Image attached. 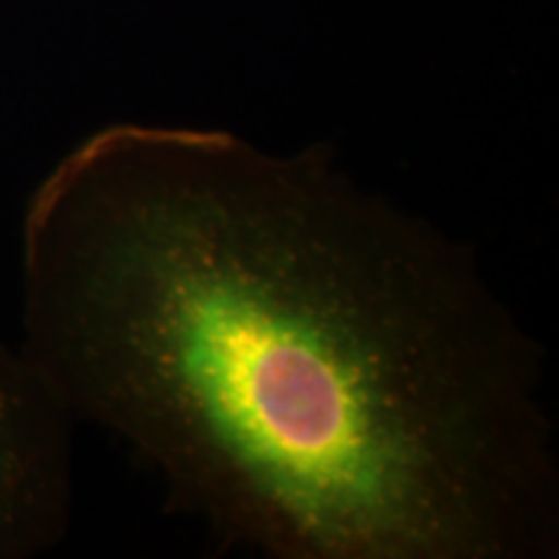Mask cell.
I'll return each instance as SVG.
<instances>
[{"mask_svg": "<svg viewBox=\"0 0 559 559\" xmlns=\"http://www.w3.org/2000/svg\"><path fill=\"white\" fill-rule=\"evenodd\" d=\"M73 425L21 347L0 342V559H32L66 539Z\"/></svg>", "mask_w": 559, "mask_h": 559, "instance_id": "2", "label": "cell"}, {"mask_svg": "<svg viewBox=\"0 0 559 559\" xmlns=\"http://www.w3.org/2000/svg\"><path fill=\"white\" fill-rule=\"evenodd\" d=\"M21 353L177 513L275 559H549L544 349L324 145L115 122L21 226Z\"/></svg>", "mask_w": 559, "mask_h": 559, "instance_id": "1", "label": "cell"}]
</instances>
